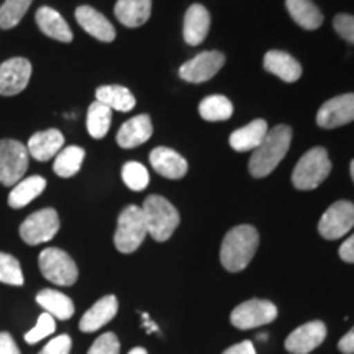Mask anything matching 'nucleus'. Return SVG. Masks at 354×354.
<instances>
[{
  "label": "nucleus",
  "instance_id": "obj_1",
  "mask_svg": "<svg viewBox=\"0 0 354 354\" xmlns=\"http://www.w3.org/2000/svg\"><path fill=\"white\" fill-rule=\"evenodd\" d=\"M259 245L258 230L251 225H240L225 234L220 250V261L230 272H240L254 258Z\"/></svg>",
  "mask_w": 354,
  "mask_h": 354
},
{
  "label": "nucleus",
  "instance_id": "obj_26",
  "mask_svg": "<svg viewBox=\"0 0 354 354\" xmlns=\"http://www.w3.org/2000/svg\"><path fill=\"white\" fill-rule=\"evenodd\" d=\"M46 189V179L41 176H32L20 180L19 184L13 185L10 196H8V205L12 209H24L30 202L41 196L43 190Z\"/></svg>",
  "mask_w": 354,
  "mask_h": 354
},
{
  "label": "nucleus",
  "instance_id": "obj_24",
  "mask_svg": "<svg viewBox=\"0 0 354 354\" xmlns=\"http://www.w3.org/2000/svg\"><path fill=\"white\" fill-rule=\"evenodd\" d=\"M37 25L39 30L56 41L71 43L73 41V32H71L69 25L66 24L59 12H56L51 7H41L37 12Z\"/></svg>",
  "mask_w": 354,
  "mask_h": 354
},
{
  "label": "nucleus",
  "instance_id": "obj_34",
  "mask_svg": "<svg viewBox=\"0 0 354 354\" xmlns=\"http://www.w3.org/2000/svg\"><path fill=\"white\" fill-rule=\"evenodd\" d=\"M0 282L8 286H24L21 266L12 254L0 253Z\"/></svg>",
  "mask_w": 354,
  "mask_h": 354
},
{
  "label": "nucleus",
  "instance_id": "obj_4",
  "mask_svg": "<svg viewBox=\"0 0 354 354\" xmlns=\"http://www.w3.org/2000/svg\"><path fill=\"white\" fill-rule=\"evenodd\" d=\"M331 172V161L325 148L308 149L292 172V184L299 190H313L320 185Z\"/></svg>",
  "mask_w": 354,
  "mask_h": 354
},
{
  "label": "nucleus",
  "instance_id": "obj_9",
  "mask_svg": "<svg viewBox=\"0 0 354 354\" xmlns=\"http://www.w3.org/2000/svg\"><path fill=\"white\" fill-rule=\"evenodd\" d=\"M277 318V307L269 300L251 299L238 305L232 312L230 322L240 330H251L254 326H263Z\"/></svg>",
  "mask_w": 354,
  "mask_h": 354
},
{
  "label": "nucleus",
  "instance_id": "obj_16",
  "mask_svg": "<svg viewBox=\"0 0 354 354\" xmlns=\"http://www.w3.org/2000/svg\"><path fill=\"white\" fill-rule=\"evenodd\" d=\"M118 312V300L115 295H105L92 305L91 308L84 313L79 323V328L84 333H92V331L100 330L102 326L107 325Z\"/></svg>",
  "mask_w": 354,
  "mask_h": 354
},
{
  "label": "nucleus",
  "instance_id": "obj_8",
  "mask_svg": "<svg viewBox=\"0 0 354 354\" xmlns=\"http://www.w3.org/2000/svg\"><path fill=\"white\" fill-rule=\"evenodd\" d=\"M59 232V216L55 209L35 212L20 227V236L26 245L37 246L51 241Z\"/></svg>",
  "mask_w": 354,
  "mask_h": 354
},
{
  "label": "nucleus",
  "instance_id": "obj_6",
  "mask_svg": "<svg viewBox=\"0 0 354 354\" xmlns=\"http://www.w3.org/2000/svg\"><path fill=\"white\" fill-rule=\"evenodd\" d=\"M39 271L48 281L56 286H73L76 284L79 271L74 259L59 250V248H46L38 258Z\"/></svg>",
  "mask_w": 354,
  "mask_h": 354
},
{
  "label": "nucleus",
  "instance_id": "obj_23",
  "mask_svg": "<svg viewBox=\"0 0 354 354\" xmlns=\"http://www.w3.org/2000/svg\"><path fill=\"white\" fill-rule=\"evenodd\" d=\"M151 0H118L115 3V17L128 28L145 25L151 17Z\"/></svg>",
  "mask_w": 354,
  "mask_h": 354
},
{
  "label": "nucleus",
  "instance_id": "obj_13",
  "mask_svg": "<svg viewBox=\"0 0 354 354\" xmlns=\"http://www.w3.org/2000/svg\"><path fill=\"white\" fill-rule=\"evenodd\" d=\"M354 120V94H343L326 100L317 113L318 127L338 128Z\"/></svg>",
  "mask_w": 354,
  "mask_h": 354
},
{
  "label": "nucleus",
  "instance_id": "obj_18",
  "mask_svg": "<svg viewBox=\"0 0 354 354\" xmlns=\"http://www.w3.org/2000/svg\"><path fill=\"white\" fill-rule=\"evenodd\" d=\"M76 20L86 32L100 41L110 43L115 39V28L110 21L95 8L81 6L76 8Z\"/></svg>",
  "mask_w": 354,
  "mask_h": 354
},
{
  "label": "nucleus",
  "instance_id": "obj_12",
  "mask_svg": "<svg viewBox=\"0 0 354 354\" xmlns=\"http://www.w3.org/2000/svg\"><path fill=\"white\" fill-rule=\"evenodd\" d=\"M32 64L25 57H12L0 64V95H17L28 86Z\"/></svg>",
  "mask_w": 354,
  "mask_h": 354
},
{
  "label": "nucleus",
  "instance_id": "obj_3",
  "mask_svg": "<svg viewBox=\"0 0 354 354\" xmlns=\"http://www.w3.org/2000/svg\"><path fill=\"white\" fill-rule=\"evenodd\" d=\"M141 210H143L148 234H151L153 240L167 241L174 230L179 227V212L165 197L148 196Z\"/></svg>",
  "mask_w": 354,
  "mask_h": 354
},
{
  "label": "nucleus",
  "instance_id": "obj_2",
  "mask_svg": "<svg viewBox=\"0 0 354 354\" xmlns=\"http://www.w3.org/2000/svg\"><path fill=\"white\" fill-rule=\"evenodd\" d=\"M292 143V128L277 125L268 131L266 138L250 158V172L256 179L269 176L289 151Z\"/></svg>",
  "mask_w": 354,
  "mask_h": 354
},
{
  "label": "nucleus",
  "instance_id": "obj_25",
  "mask_svg": "<svg viewBox=\"0 0 354 354\" xmlns=\"http://www.w3.org/2000/svg\"><path fill=\"white\" fill-rule=\"evenodd\" d=\"M286 8L295 24L305 30H317L323 25V13L312 0H286Z\"/></svg>",
  "mask_w": 354,
  "mask_h": 354
},
{
  "label": "nucleus",
  "instance_id": "obj_21",
  "mask_svg": "<svg viewBox=\"0 0 354 354\" xmlns=\"http://www.w3.org/2000/svg\"><path fill=\"white\" fill-rule=\"evenodd\" d=\"M64 136L59 130H44L35 133L28 140V154L37 159V161H50L53 156L63 149Z\"/></svg>",
  "mask_w": 354,
  "mask_h": 354
},
{
  "label": "nucleus",
  "instance_id": "obj_7",
  "mask_svg": "<svg viewBox=\"0 0 354 354\" xmlns=\"http://www.w3.org/2000/svg\"><path fill=\"white\" fill-rule=\"evenodd\" d=\"M28 169V149L17 140H0V184L12 187Z\"/></svg>",
  "mask_w": 354,
  "mask_h": 354
},
{
  "label": "nucleus",
  "instance_id": "obj_14",
  "mask_svg": "<svg viewBox=\"0 0 354 354\" xmlns=\"http://www.w3.org/2000/svg\"><path fill=\"white\" fill-rule=\"evenodd\" d=\"M326 338V326L323 322H308L287 336L286 349L292 354H308L320 346Z\"/></svg>",
  "mask_w": 354,
  "mask_h": 354
},
{
  "label": "nucleus",
  "instance_id": "obj_22",
  "mask_svg": "<svg viewBox=\"0 0 354 354\" xmlns=\"http://www.w3.org/2000/svg\"><path fill=\"white\" fill-rule=\"evenodd\" d=\"M268 131V122L258 118V120L251 122L250 125L243 127L240 130H234L230 135V146L238 153L254 151L261 145V141L266 138Z\"/></svg>",
  "mask_w": 354,
  "mask_h": 354
},
{
  "label": "nucleus",
  "instance_id": "obj_27",
  "mask_svg": "<svg viewBox=\"0 0 354 354\" xmlns=\"http://www.w3.org/2000/svg\"><path fill=\"white\" fill-rule=\"evenodd\" d=\"M37 302L57 320H69L74 315V304L63 292L44 289L37 295Z\"/></svg>",
  "mask_w": 354,
  "mask_h": 354
},
{
  "label": "nucleus",
  "instance_id": "obj_40",
  "mask_svg": "<svg viewBox=\"0 0 354 354\" xmlns=\"http://www.w3.org/2000/svg\"><path fill=\"white\" fill-rule=\"evenodd\" d=\"M339 258L346 263H354V234L339 246Z\"/></svg>",
  "mask_w": 354,
  "mask_h": 354
},
{
  "label": "nucleus",
  "instance_id": "obj_33",
  "mask_svg": "<svg viewBox=\"0 0 354 354\" xmlns=\"http://www.w3.org/2000/svg\"><path fill=\"white\" fill-rule=\"evenodd\" d=\"M122 179L128 189L141 192L149 185V172L141 162L128 161L122 169Z\"/></svg>",
  "mask_w": 354,
  "mask_h": 354
},
{
  "label": "nucleus",
  "instance_id": "obj_38",
  "mask_svg": "<svg viewBox=\"0 0 354 354\" xmlns=\"http://www.w3.org/2000/svg\"><path fill=\"white\" fill-rule=\"evenodd\" d=\"M71 346H73L71 336L59 335L56 336V338H53L51 342L39 351V354H69Z\"/></svg>",
  "mask_w": 354,
  "mask_h": 354
},
{
  "label": "nucleus",
  "instance_id": "obj_11",
  "mask_svg": "<svg viewBox=\"0 0 354 354\" xmlns=\"http://www.w3.org/2000/svg\"><path fill=\"white\" fill-rule=\"evenodd\" d=\"M225 55L220 51H203L179 68V76L184 81L201 84L210 81L225 64Z\"/></svg>",
  "mask_w": 354,
  "mask_h": 354
},
{
  "label": "nucleus",
  "instance_id": "obj_20",
  "mask_svg": "<svg viewBox=\"0 0 354 354\" xmlns=\"http://www.w3.org/2000/svg\"><path fill=\"white\" fill-rule=\"evenodd\" d=\"M264 69L282 79L284 82H295L302 76V66L289 53L272 50L264 56Z\"/></svg>",
  "mask_w": 354,
  "mask_h": 354
},
{
  "label": "nucleus",
  "instance_id": "obj_37",
  "mask_svg": "<svg viewBox=\"0 0 354 354\" xmlns=\"http://www.w3.org/2000/svg\"><path fill=\"white\" fill-rule=\"evenodd\" d=\"M333 26L336 33L348 43L354 44V17L348 15V13H339L335 17Z\"/></svg>",
  "mask_w": 354,
  "mask_h": 354
},
{
  "label": "nucleus",
  "instance_id": "obj_19",
  "mask_svg": "<svg viewBox=\"0 0 354 354\" xmlns=\"http://www.w3.org/2000/svg\"><path fill=\"white\" fill-rule=\"evenodd\" d=\"M153 135V123L148 115H138L133 117L131 120L125 122L120 130L117 133V143L118 146L125 149L136 148V146L143 145L151 138Z\"/></svg>",
  "mask_w": 354,
  "mask_h": 354
},
{
  "label": "nucleus",
  "instance_id": "obj_30",
  "mask_svg": "<svg viewBox=\"0 0 354 354\" xmlns=\"http://www.w3.org/2000/svg\"><path fill=\"white\" fill-rule=\"evenodd\" d=\"M84 158H86V151L82 148H79V146H68V148L61 149L56 154L53 169L59 177L68 179V177L77 174L82 166Z\"/></svg>",
  "mask_w": 354,
  "mask_h": 354
},
{
  "label": "nucleus",
  "instance_id": "obj_35",
  "mask_svg": "<svg viewBox=\"0 0 354 354\" xmlns=\"http://www.w3.org/2000/svg\"><path fill=\"white\" fill-rule=\"evenodd\" d=\"M55 330H56L55 318H53L50 313H43V315H39L37 325H35L33 328L25 335V342L28 344H35L41 342V339L46 338V336L55 333Z\"/></svg>",
  "mask_w": 354,
  "mask_h": 354
},
{
  "label": "nucleus",
  "instance_id": "obj_5",
  "mask_svg": "<svg viewBox=\"0 0 354 354\" xmlns=\"http://www.w3.org/2000/svg\"><path fill=\"white\" fill-rule=\"evenodd\" d=\"M148 228H146L145 215L141 207L138 205H128L127 209L118 216L117 232H115L113 241L115 248L120 253L130 254L135 253L145 241Z\"/></svg>",
  "mask_w": 354,
  "mask_h": 354
},
{
  "label": "nucleus",
  "instance_id": "obj_28",
  "mask_svg": "<svg viewBox=\"0 0 354 354\" xmlns=\"http://www.w3.org/2000/svg\"><path fill=\"white\" fill-rule=\"evenodd\" d=\"M97 100L118 112H130L135 109V95L123 86H102L95 91Z\"/></svg>",
  "mask_w": 354,
  "mask_h": 354
},
{
  "label": "nucleus",
  "instance_id": "obj_36",
  "mask_svg": "<svg viewBox=\"0 0 354 354\" xmlns=\"http://www.w3.org/2000/svg\"><path fill=\"white\" fill-rule=\"evenodd\" d=\"M87 354H120V342L115 333H104L95 339Z\"/></svg>",
  "mask_w": 354,
  "mask_h": 354
},
{
  "label": "nucleus",
  "instance_id": "obj_15",
  "mask_svg": "<svg viewBox=\"0 0 354 354\" xmlns=\"http://www.w3.org/2000/svg\"><path fill=\"white\" fill-rule=\"evenodd\" d=\"M149 162H151L153 169L166 179H183L189 171L187 161L174 149L166 148V146L154 148L149 154Z\"/></svg>",
  "mask_w": 354,
  "mask_h": 354
},
{
  "label": "nucleus",
  "instance_id": "obj_44",
  "mask_svg": "<svg viewBox=\"0 0 354 354\" xmlns=\"http://www.w3.org/2000/svg\"><path fill=\"white\" fill-rule=\"evenodd\" d=\"M349 169H351V177H353V180H354V159L351 161V167H349Z\"/></svg>",
  "mask_w": 354,
  "mask_h": 354
},
{
  "label": "nucleus",
  "instance_id": "obj_42",
  "mask_svg": "<svg viewBox=\"0 0 354 354\" xmlns=\"http://www.w3.org/2000/svg\"><path fill=\"white\" fill-rule=\"evenodd\" d=\"M223 354H256V349L251 342H243L234 344V346L225 349Z\"/></svg>",
  "mask_w": 354,
  "mask_h": 354
},
{
  "label": "nucleus",
  "instance_id": "obj_10",
  "mask_svg": "<svg viewBox=\"0 0 354 354\" xmlns=\"http://www.w3.org/2000/svg\"><path fill=\"white\" fill-rule=\"evenodd\" d=\"M354 227V203L348 201L335 202L323 214L318 232L325 240H338Z\"/></svg>",
  "mask_w": 354,
  "mask_h": 354
},
{
  "label": "nucleus",
  "instance_id": "obj_31",
  "mask_svg": "<svg viewBox=\"0 0 354 354\" xmlns=\"http://www.w3.org/2000/svg\"><path fill=\"white\" fill-rule=\"evenodd\" d=\"M198 113L207 122H225L233 115V104L225 95H209L198 105Z\"/></svg>",
  "mask_w": 354,
  "mask_h": 354
},
{
  "label": "nucleus",
  "instance_id": "obj_32",
  "mask_svg": "<svg viewBox=\"0 0 354 354\" xmlns=\"http://www.w3.org/2000/svg\"><path fill=\"white\" fill-rule=\"evenodd\" d=\"M33 0H6L0 7V28L10 30L20 24Z\"/></svg>",
  "mask_w": 354,
  "mask_h": 354
},
{
  "label": "nucleus",
  "instance_id": "obj_39",
  "mask_svg": "<svg viewBox=\"0 0 354 354\" xmlns=\"http://www.w3.org/2000/svg\"><path fill=\"white\" fill-rule=\"evenodd\" d=\"M0 354H21L17 343L13 342L12 335L7 331L0 333Z\"/></svg>",
  "mask_w": 354,
  "mask_h": 354
},
{
  "label": "nucleus",
  "instance_id": "obj_17",
  "mask_svg": "<svg viewBox=\"0 0 354 354\" xmlns=\"http://www.w3.org/2000/svg\"><path fill=\"white\" fill-rule=\"evenodd\" d=\"M210 30V12L201 3L187 8L184 17V39L190 46H198Z\"/></svg>",
  "mask_w": 354,
  "mask_h": 354
},
{
  "label": "nucleus",
  "instance_id": "obj_41",
  "mask_svg": "<svg viewBox=\"0 0 354 354\" xmlns=\"http://www.w3.org/2000/svg\"><path fill=\"white\" fill-rule=\"evenodd\" d=\"M338 349L344 354H354V326L339 339Z\"/></svg>",
  "mask_w": 354,
  "mask_h": 354
},
{
  "label": "nucleus",
  "instance_id": "obj_29",
  "mask_svg": "<svg viewBox=\"0 0 354 354\" xmlns=\"http://www.w3.org/2000/svg\"><path fill=\"white\" fill-rule=\"evenodd\" d=\"M112 109L104 105L102 102L95 100L94 104L88 107L87 112V131L92 138L102 140L107 135L112 125Z\"/></svg>",
  "mask_w": 354,
  "mask_h": 354
},
{
  "label": "nucleus",
  "instance_id": "obj_43",
  "mask_svg": "<svg viewBox=\"0 0 354 354\" xmlns=\"http://www.w3.org/2000/svg\"><path fill=\"white\" fill-rule=\"evenodd\" d=\"M128 354H148V353H146L145 348H133Z\"/></svg>",
  "mask_w": 354,
  "mask_h": 354
}]
</instances>
